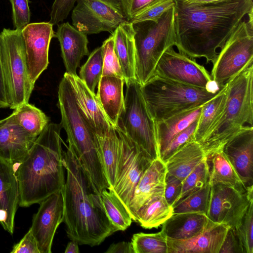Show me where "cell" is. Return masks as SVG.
<instances>
[{"label":"cell","mask_w":253,"mask_h":253,"mask_svg":"<svg viewBox=\"0 0 253 253\" xmlns=\"http://www.w3.org/2000/svg\"><path fill=\"white\" fill-rule=\"evenodd\" d=\"M3 62L2 50L0 38V108L9 107Z\"/></svg>","instance_id":"49"},{"label":"cell","mask_w":253,"mask_h":253,"mask_svg":"<svg viewBox=\"0 0 253 253\" xmlns=\"http://www.w3.org/2000/svg\"><path fill=\"white\" fill-rule=\"evenodd\" d=\"M222 151L246 190H253V126H246L224 145Z\"/></svg>","instance_id":"17"},{"label":"cell","mask_w":253,"mask_h":253,"mask_svg":"<svg viewBox=\"0 0 253 253\" xmlns=\"http://www.w3.org/2000/svg\"><path fill=\"white\" fill-rule=\"evenodd\" d=\"M224 86L200 88L154 75L141 85V91L148 110L157 123L203 106Z\"/></svg>","instance_id":"6"},{"label":"cell","mask_w":253,"mask_h":253,"mask_svg":"<svg viewBox=\"0 0 253 253\" xmlns=\"http://www.w3.org/2000/svg\"><path fill=\"white\" fill-rule=\"evenodd\" d=\"M39 204L30 229L40 253H50L56 231L63 221L64 201L61 191L51 194Z\"/></svg>","instance_id":"16"},{"label":"cell","mask_w":253,"mask_h":253,"mask_svg":"<svg viewBox=\"0 0 253 253\" xmlns=\"http://www.w3.org/2000/svg\"><path fill=\"white\" fill-rule=\"evenodd\" d=\"M158 0H120L128 21Z\"/></svg>","instance_id":"47"},{"label":"cell","mask_w":253,"mask_h":253,"mask_svg":"<svg viewBox=\"0 0 253 253\" xmlns=\"http://www.w3.org/2000/svg\"><path fill=\"white\" fill-rule=\"evenodd\" d=\"M229 227L211 222L199 235L188 239L167 237V253H219Z\"/></svg>","instance_id":"20"},{"label":"cell","mask_w":253,"mask_h":253,"mask_svg":"<svg viewBox=\"0 0 253 253\" xmlns=\"http://www.w3.org/2000/svg\"><path fill=\"white\" fill-rule=\"evenodd\" d=\"M65 253H80L78 243L73 240L69 242L64 251Z\"/></svg>","instance_id":"52"},{"label":"cell","mask_w":253,"mask_h":253,"mask_svg":"<svg viewBox=\"0 0 253 253\" xmlns=\"http://www.w3.org/2000/svg\"><path fill=\"white\" fill-rule=\"evenodd\" d=\"M66 74L71 83L78 109L90 130L94 135H108L114 127L95 93L89 89L78 75Z\"/></svg>","instance_id":"18"},{"label":"cell","mask_w":253,"mask_h":253,"mask_svg":"<svg viewBox=\"0 0 253 253\" xmlns=\"http://www.w3.org/2000/svg\"><path fill=\"white\" fill-rule=\"evenodd\" d=\"M96 150L109 188L114 186L120 149L121 140L115 128L101 136L94 134Z\"/></svg>","instance_id":"28"},{"label":"cell","mask_w":253,"mask_h":253,"mask_svg":"<svg viewBox=\"0 0 253 253\" xmlns=\"http://www.w3.org/2000/svg\"><path fill=\"white\" fill-rule=\"evenodd\" d=\"M165 163L160 159L153 160L144 171L134 189L128 211L134 221L139 208L153 197L164 195L167 173Z\"/></svg>","instance_id":"22"},{"label":"cell","mask_w":253,"mask_h":253,"mask_svg":"<svg viewBox=\"0 0 253 253\" xmlns=\"http://www.w3.org/2000/svg\"><path fill=\"white\" fill-rule=\"evenodd\" d=\"M106 253H134L130 242H121L111 244Z\"/></svg>","instance_id":"50"},{"label":"cell","mask_w":253,"mask_h":253,"mask_svg":"<svg viewBox=\"0 0 253 253\" xmlns=\"http://www.w3.org/2000/svg\"><path fill=\"white\" fill-rule=\"evenodd\" d=\"M198 120V119L178 133L170 141L166 148L160 156V158L164 163L185 143L191 139H194V134L196 128Z\"/></svg>","instance_id":"42"},{"label":"cell","mask_w":253,"mask_h":253,"mask_svg":"<svg viewBox=\"0 0 253 253\" xmlns=\"http://www.w3.org/2000/svg\"><path fill=\"white\" fill-rule=\"evenodd\" d=\"M253 10V0L187 4L176 0L175 45L191 58L213 64L218 52L244 17Z\"/></svg>","instance_id":"1"},{"label":"cell","mask_w":253,"mask_h":253,"mask_svg":"<svg viewBox=\"0 0 253 253\" xmlns=\"http://www.w3.org/2000/svg\"><path fill=\"white\" fill-rule=\"evenodd\" d=\"M176 0H159L136 15L129 22H157L162 16L175 6Z\"/></svg>","instance_id":"41"},{"label":"cell","mask_w":253,"mask_h":253,"mask_svg":"<svg viewBox=\"0 0 253 253\" xmlns=\"http://www.w3.org/2000/svg\"><path fill=\"white\" fill-rule=\"evenodd\" d=\"M245 253H253V201L239 224L235 228Z\"/></svg>","instance_id":"40"},{"label":"cell","mask_w":253,"mask_h":253,"mask_svg":"<svg viewBox=\"0 0 253 253\" xmlns=\"http://www.w3.org/2000/svg\"><path fill=\"white\" fill-rule=\"evenodd\" d=\"M123 79L102 76L96 94L105 115L115 128L119 116L124 106Z\"/></svg>","instance_id":"26"},{"label":"cell","mask_w":253,"mask_h":253,"mask_svg":"<svg viewBox=\"0 0 253 253\" xmlns=\"http://www.w3.org/2000/svg\"><path fill=\"white\" fill-rule=\"evenodd\" d=\"M182 181L167 172L165 180L164 197L169 205L172 206L180 196Z\"/></svg>","instance_id":"45"},{"label":"cell","mask_w":253,"mask_h":253,"mask_svg":"<svg viewBox=\"0 0 253 253\" xmlns=\"http://www.w3.org/2000/svg\"><path fill=\"white\" fill-rule=\"evenodd\" d=\"M211 183H219L232 187L239 192L248 193L242 180L222 150L206 156Z\"/></svg>","instance_id":"29"},{"label":"cell","mask_w":253,"mask_h":253,"mask_svg":"<svg viewBox=\"0 0 253 253\" xmlns=\"http://www.w3.org/2000/svg\"><path fill=\"white\" fill-rule=\"evenodd\" d=\"M53 25L49 22L29 23L22 29L29 76L35 84L48 64L50 41L55 37Z\"/></svg>","instance_id":"15"},{"label":"cell","mask_w":253,"mask_h":253,"mask_svg":"<svg viewBox=\"0 0 253 253\" xmlns=\"http://www.w3.org/2000/svg\"><path fill=\"white\" fill-rule=\"evenodd\" d=\"M195 87L212 88L211 75L193 58L170 47L162 55L154 75Z\"/></svg>","instance_id":"14"},{"label":"cell","mask_w":253,"mask_h":253,"mask_svg":"<svg viewBox=\"0 0 253 253\" xmlns=\"http://www.w3.org/2000/svg\"><path fill=\"white\" fill-rule=\"evenodd\" d=\"M211 184L207 217L214 223L235 228L240 222L251 202L253 201V192L243 193L223 184Z\"/></svg>","instance_id":"13"},{"label":"cell","mask_w":253,"mask_h":253,"mask_svg":"<svg viewBox=\"0 0 253 253\" xmlns=\"http://www.w3.org/2000/svg\"><path fill=\"white\" fill-rule=\"evenodd\" d=\"M206 157L201 145L191 139L177 150L165 164L167 172L183 182Z\"/></svg>","instance_id":"27"},{"label":"cell","mask_w":253,"mask_h":253,"mask_svg":"<svg viewBox=\"0 0 253 253\" xmlns=\"http://www.w3.org/2000/svg\"><path fill=\"white\" fill-rule=\"evenodd\" d=\"M79 0H54L51 7L49 22L53 25L62 22Z\"/></svg>","instance_id":"44"},{"label":"cell","mask_w":253,"mask_h":253,"mask_svg":"<svg viewBox=\"0 0 253 253\" xmlns=\"http://www.w3.org/2000/svg\"><path fill=\"white\" fill-rule=\"evenodd\" d=\"M131 243L134 253H167V237L162 231L133 235Z\"/></svg>","instance_id":"36"},{"label":"cell","mask_w":253,"mask_h":253,"mask_svg":"<svg viewBox=\"0 0 253 253\" xmlns=\"http://www.w3.org/2000/svg\"><path fill=\"white\" fill-rule=\"evenodd\" d=\"M115 129L120 137L121 145L115 182L112 189L128 211L135 187L152 161L124 132Z\"/></svg>","instance_id":"12"},{"label":"cell","mask_w":253,"mask_h":253,"mask_svg":"<svg viewBox=\"0 0 253 253\" xmlns=\"http://www.w3.org/2000/svg\"><path fill=\"white\" fill-rule=\"evenodd\" d=\"M219 253H245L234 228H228Z\"/></svg>","instance_id":"46"},{"label":"cell","mask_w":253,"mask_h":253,"mask_svg":"<svg viewBox=\"0 0 253 253\" xmlns=\"http://www.w3.org/2000/svg\"><path fill=\"white\" fill-rule=\"evenodd\" d=\"M226 84L215 97L202 106L194 134L195 141L201 143L220 119L227 99Z\"/></svg>","instance_id":"31"},{"label":"cell","mask_w":253,"mask_h":253,"mask_svg":"<svg viewBox=\"0 0 253 253\" xmlns=\"http://www.w3.org/2000/svg\"><path fill=\"white\" fill-rule=\"evenodd\" d=\"M101 48L103 57L102 76H113L124 80L119 60L115 51L112 34L103 42Z\"/></svg>","instance_id":"39"},{"label":"cell","mask_w":253,"mask_h":253,"mask_svg":"<svg viewBox=\"0 0 253 253\" xmlns=\"http://www.w3.org/2000/svg\"><path fill=\"white\" fill-rule=\"evenodd\" d=\"M62 128L60 124H48L24 159L13 164L18 183L19 206L39 204L62 189L65 180Z\"/></svg>","instance_id":"3"},{"label":"cell","mask_w":253,"mask_h":253,"mask_svg":"<svg viewBox=\"0 0 253 253\" xmlns=\"http://www.w3.org/2000/svg\"><path fill=\"white\" fill-rule=\"evenodd\" d=\"M124 106L115 128L124 132L151 161L160 158L156 122L151 116L136 80L126 84Z\"/></svg>","instance_id":"8"},{"label":"cell","mask_w":253,"mask_h":253,"mask_svg":"<svg viewBox=\"0 0 253 253\" xmlns=\"http://www.w3.org/2000/svg\"><path fill=\"white\" fill-rule=\"evenodd\" d=\"M210 181V174L206 157L182 182L181 192L176 202L202 188Z\"/></svg>","instance_id":"38"},{"label":"cell","mask_w":253,"mask_h":253,"mask_svg":"<svg viewBox=\"0 0 253 253\" xmlns=\"http://www.w3.org/2000/svg\"><path fill=\"white\" fill-rule=\"evenodd\" d=\"M132 24L135 31V79L142 85L153 76L163 53L175 45V6L157 22Z\"/></svg>","instance_id":"7"},{"label":"cell","mask_w":253,"mask_h":253,"mask_svg":"<svg viewBox=\"0 0 253 253\" xmlns=\"http://www.w3.org/2000/svg\"><path fill=\"white\" fill-rule=\"evenodd\" d=\"M211 222L207 215L202 213H175L162 224L161 231L168 238L188 239L202 233Z\"/></svg>","instance_id":"24"},{"label":"cell","mask_w":253,"mask_h":253,"mask_svg":"<svg viewBox=\"0 0 253 253\" xmlns=\"http://www.w3.org/2000/svg\"><path fill=\"white\" fill-rule=\"evenodd\" d=\"M9 108L29 102L35 84L30 78L22 29L4 28L0 34Z\"/></svg>","instance_id":"9"},{"label":"cell","mask_w":253,"mask_h":253,"mask_svg":"<svg viewBox=\"0 0 253 253\" xmlns=\"http://www.w3.org/2000/svg\"><path fill=\"white\" fill-rule=\"evenodd\" d=\"M15 121L27 132L38 137L49 124V118L40 109L29 103H24L11 114Z\"/></svg>","instance_id":"34"},{"label":"cell","mask_w":253,"mask_h":253,"mask_svg":"<svg viewBox=\"0 0 253 253\" xmlns=\"http://www.w3.org/2000/svg\"><path fill=\"white\" fill-rule=\"evenodd\" d=\"M100 197L105 213L109 220L118 231H125L132 221L127 209L112 188L104 189Z\"/></svg>","instance_id":"33"},{"label":"cell","mask_w":253,"mask_h":253,"mask_svg":"<svg viewBox=\"0 0 253 253\" xmlns=\"http://www.w3.org/2000/svg\"><path fill=\"white\" fill-rule=\"evenodd\" d=\"M253 20L241 21L218 52L211 75L217 87H224L238 74L253 64Z\"/></svg>","instance_id":"10"},{"label":"cell","mask_w":253,"mask_h":253,"mask_svg":"<svg viewBox=\"0 0 253 253\" xmlns=\"http://www.w3.org/2000/svg\"><path fill=\"white\" fill-rule=\"evenodd\" d=\"M55 37L60 43L65 73L77 75V69L82 58L89 54L87 35L66 22L58 25Z\"/></svg>","instance_id":"23"},{"label":"cell","mask_w":253,"mask_h":253,"mask_svg":"<svg viewBox=\"0 0 253 253\" xmlns=\"http://www.w3.org/2000/svg\"><path fill=\"white\" fill-rule=\"evenodd\" d=\"M37 137L27 132L11 114L0 120V158L13 164L21 162Z\"/></svg>","instance_id":"19"},{"label":"cell","mask_w":253,"mask_h":253,"mask_svg":"<svg viewBox=\"0 0 253 253\" xmlns=\"http://www.w3.org/2000/svg\"><path fill=\"white\" fill-rule=\"evenodd\" d=\"M72 13L73 26L87 35L108 32L112 34L128 21L120 0H79Z\"/></svg>","instance_id":"11"},{"label":"cell","mask_w":253,"mask_h":253,"mask_svg":"<svg viewBox=\"0 0 253 253\" xmlns=\"http://www.w3.org/2000/svg\"><path fill=\"white\" fill-rule=\"evenodd\" d=\"M12 7V21L16 29H22L30 23L31 14L28 0H9Z\"/></svg>","instance_id":"43"},{"label":"cell","mask_w":253,"mask_h":253,"mask_svg":"<svg viewBox=\"0 0 253 253\" xmlns=\"http://www.w3.org/2000/svg\"><path fill=\"white\" fill-rule=\"evenodd\" d=\"M115 51L118 57L125 84L136 80L135 31L133 24L125 22L120 25L112 34Z\"/></svg>","instance_id":"25"},{"label":"cell","mask_w":253,"mask_h":253,"mask_svg":"<svg viewBox=\"0 0 253 253\" xmlns=\"http://www.w3.org/2000/svg\"><path fill=\"white\" fill-rule=\"evenodd\" d=\"M65 145L67 177L61 192L66 233L78 244L98 246L117 230L105 213L100 193L74 152Z\"/></svg>","instance_id":"2"},{"label":"cell","mask_w":253,"mask_h":253,"mask_svg":"<svg viewBox=\"0 0 253 253\" xmlns=\"http://www.w3.org/2000/svg\"><path fill=\"white\" fill-rule=\"evenodd\" d=\"M173 214L172 207L164 196L153 197L138 210L134 221L145 229L158 228Z\"/></svg>","instance_id":"32"},{"label":"cell","mask_w":253,"mask_h":253,"mask_svg":"<svg viewBox=\"0 0 253 253\" xmlns=\"http://www.w3.org/2000/svg\"><path fill=\"white\" fill-rule=\"evenodd\" d=\"M58 106L60 124L66 132L68 147L78 157L97 191L109 188L95 145L94 134L81 114L70 81L65 73L59 84Z\"/></svg>","instance_id":"4"},{"label":"cell","mask_w":253,"mask_h":253,"mask_svg":"<svg viewBox=\"0 0 253 253\" xmlns=\"http://www.w3.org/2000/svg\"><path fill=\"white\" fill-rule=\"evenodd\" d=\"M103 57L101 46L95 49L81 67L79 77L89 89L94 92L102 75Z\"/></svg>","instance_id":"37"},{"label":"cell","mask_w":253,"mask_h":253,"mask_svg":"<svg viewBox=\"0 0 253 253\" xmlns=\"http://www.w3.org/2000/svg\"><path fill=\"white\" fill-rule=\"evenodd\" d=\"M18 190L13 164L0 158V224L11 235L19 202Z\"/></svg>","instance_id":"21"},{"label":"cell","mask_w":253,"mask_h":253,"mask_svg":"<svg viewBox=\"0 0 253 253\" xmlns=\"http://www.w3.org/2000/svg\"><path fill=\"white\" fill-rule=\"evenodd\" d=\"M211 186L210 180L202 188L178 201L172 206L173 214L199 212L207 215L210 202Z\"/></svg>","instance_id":"35"},{"label":"cell","mask_w":253,"mask_h":253,"mask_svg":"<svg viewBox=\"0 0 253 253\" xmlns=\"http://www.w3.org/2000/svg\"><path fill=\"white\" fill-rule=\"evenodd\" d=\"M187 4H206L222 2L231 0H179Z\"/></svg>","instance_id":"51"},{"label":"cell","mask_w":253,"mask_h":253,"mask_svg":"<svg viewBox=\"0 0 253 253\" xmlns=\"http://www.w3.org/2000/svg\"><path fill=\"white\" fill-rule=\"evenodd\" d=\"M11 253H40L36 238L31 229L23 238L15 244Z\"/></svg>","instance_id":"48"},{"label":"cell","mask_w":253,"mask_h":253,"mask_svg":"<svg viewBox=\"0 0 253 253\" xmlns=\"http://www.w3.org/2000/svg\"><path fill=\"white\" fill-rule=\"evenodd\" d=\"M227 99L222 114L199 144L206 156L222 150L225 143L248 125H253V64L226 84Z\"/></svg>","instance_id":"5"},{"label":"cell","mask_w":253,"mask_h":253,"mask_svg":"<svg viewBox=\"0 0 253 253\" xmlns=\"http://www.w3.org/2000/svg\"><path fill=\"white\" fill-rule=\"evenodd\" d=\"M202 109V106L156 123L160 156L175 136L199 118Z\"/></svg>","instance_id":"30"}]
</instances>
